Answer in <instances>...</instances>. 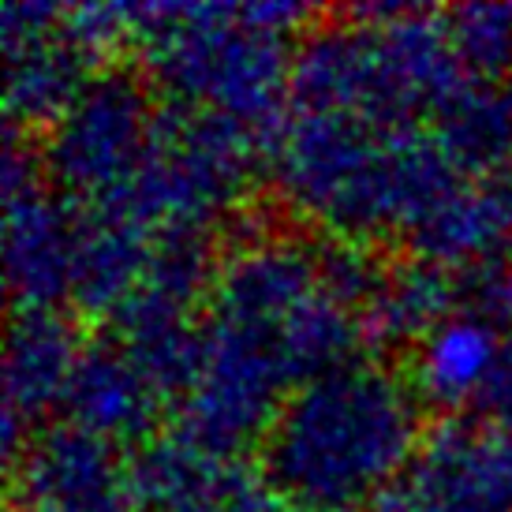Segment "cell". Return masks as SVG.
I'll return each mask as SVG.
<instances>
[{"label":"cell","instance_id":"6da1fadb","mask_svg":"<svg viewBox=\"0 0 512 512\" xmlns=\"http://www.w3.org/2000/svg\"><path fill=\"white\" fill-rule=\"evenodd\" d=\"M363 341V311L333 288L322 240L247 236L217 262L176 434L240 456L299 385L359 359Z\"/></svg>","mask_w":512,"mask_h":512},{"label":"cell","instance_id":"7a4b0ae2","mask_svg":"<svg viewBox=\"0 0 512 512\" xmlns=\"http://www.w3.org/2000/svg\"><path fill=\"white\" fill-rule=\"evenodd\" d=\"M266 169L292 214L348 243L412 240L468 172L456 169L430 124L285 113Z\"/></svg>","mask_w":512,"mask_h":512},{"label":"cell","instance_id":"3957f363","mask_svg":"<svg viewBox=\"0 0 512 512\" xmlns=\"http://www.w3.org/2000/svg\"><path fill=\"white\" fill-rule=\"evenodd\" d=\"M423 441V397L412 378L352 359L281 404L262 438V475L303 512H363L408 479Z\"/></svg>","mask_w":512,"mask_h":512},{"label":"cell","instance_id":"277c9868","mask_svg":"<svg viewBox=\"0 0 512 512\" xmlns=\"http://www.w3.org/2000/svg\"><path fill=\"white\" fill-rule=\"evenodd\" d=\"M441 8L363 4L344 23L311 27L292 53L288 113L363 116L378 124H430L464 90Z\"/></svg>","mask_w":512,"mask_h":512},{"label":"cell","instance_id":"5b68a950","mask_svg":"<svg viewBox=\"0 0 512 512\" xmlns=\"http://www.w3.org/2000/svg\"><path fill=\"white\" fill-rule=\"evenodd\" d=\"M146 83L169 105L255 131L270 146L288 113V38L247 19L243 4H135Z\"/></svg>","mask_w":512,"mask_h":512},{"label":"cell","instance_id":"8992f818","mask_svg":"<svg viewBox=\"0 0 512 512\" xmlns=\"http://www.w3.org/2000/svg\"><path fill=\"white\" fill-rule=\"evenodd\" d=\"M262 154L266 139L255 131L165 105L146 169L128 195L101 214L124 217L150 236H210V228L247 199Z\"/></svg>","mask_w":512,"mask_h":512},{"label":"cell","instance_id":"52a82bcc","mask_svg":"<svg viewBox=\"0 0 512 512\" xmlns=\"http://www.w3.org/2000/svg\"><path fill=\"white\" fill-rule=\"evenodd\" d=\"M161 109L135 72H98L45 131L42 169L79 210H113L150 161Z\"/></svg>","mask_w":512,"mask_h":512},{"label":"cell","instance_id":"ba28073f","mask_svg":"<svg viewBox=\"0 0 512 512\" xmlns=\"http://www.w3.org/2000/svg\"><path fill=\"white\" fill-rule=\"evenodd\" d=\"M4 281L15 311H60L72 303L79 262V206L49 184L42 154L8 128L4 150Z\"/></svg>","mask_w":512,"mask_h":512},{"label":"cell","instance_id":"9c48e42d","mask_svg":"<svg viewBox=\"0 0 512 512\" xmlns=\"http://www.w3.org/2000/svg\"><path fill=\"white\" fill-rule=\"evenodd\" d=\"M4 109L8 128H53L98 75V60L72 38L60 4H4Z\"/></svg>","mask_w":512,"mask_h":512},{"label":"cell","instance_id":"30bf717a","mask_svg":"<svg viewBox=\"0 0 512 512\" xmlns=\"http://www.w3.org/2000/svg\"><path fill=\"white\" fill-rule=\"evenodd\" d=\"M131 512H270L281 498L243 456L214 453L195 441H146L128 460Z\"/></svg>","mask_w":512,"mask_h":512},{"label":"cell","instance_id":"8fae6325","mask_svg":"<svg viewBox=\"0 0 512 512\" xmlns=\"http://www.w3.org/2000/svg\"><path fill=\"white\" fill-rule=\"evenodd\" d=\"M12 475V512H131L128 460L72 423L38 430Z\"/></svg>","mask_w":512,"mask_h":512},{"label":"cell","instance_id":"7c38bea8","mask_svg":"<svg viewBox=\"0 0 512 512\" xmlns=\"http://www.w3.org/2000/svg\"><path fill=\"white\" fill-rule=\"evenodd\" d=\"M404 486L423 512H512V430L445 419L427 434Z\"/></svg>","mask_w":512,"mask_h":512},{"label":"cell","instance_id":"4fadbf2b","mask_svg":"<svg viewBox=\"0 0 512 512\" xmlns=\"http://www.w3.org/2000/svg\"><path fill=\"white\" fill-rule=\"evenodd\" d=\"M83 337L60 311H15L4 348V453L12 468L27 441L64 412Z\"/></svg>","mask_w":512,"mask_h":512},{"label":"cell","instance_id":"5bb4252c","mask_svg":"<svg viewBox=\"0 0 512 512\" xmlns=\"http://www.w3.org/2000/svg\"><path fill=\"white\" fill-rule=\"evenodd\" d=\"M165 397L143 374V367L116 341L86 344L64 393V423L109 441H143L157 423Z\"/></svg>","mask_w":512,"mask_h":512},{"label":"cell","instance_id":"9a60e30c","mask_svg":"<svg viewBox=\"0 0 512 512\" xmlns=\"http://www.w3.org/2000/svg\"><path fill=\"white\" fill-rule=\"evenodd\" d=\"M415 258L445 270H471L512 251V165L464 176L408 240Z\"/></svg>","mask_w":512,"mask_h":512},{"label":"cell","instance_id":"2e32d148","mask_svg":"<svg viewBox=\"0 0 512 512\" xmlns=\"http://www.w3.org/2000/svg\"><path fill=\"white\" fill-rule=\"evenodd\" d=\"M453 314H460V273L412 255L382 266L363 307V333L389 348H419Z\"/></svg>","mask_w":512,"mask_h":512},{"label":"cell","instance_id":"e0dca14e","mask_svg":"<svg viewBox=\"0 0 512 512\" xmlns=\"http://www.w3.org/2000/svg\"><path fill=\"white\" fill-rule=\"evenodd\" d=\"M501 337H505L501 329L475 314H453L415 348V393L445 412H460L471 404L479 408L490 374L498 367Z\"/></svg>","mask_w":512,"mask_h":512},{"label":"cell","instance_id":"ac0fdd59","mask_svg":"<svg viewBox=\"0 0 512 512\" xmlns=\"http://www.w3.org/2000/svg\"><path fill=\"white\" fill-rule=\"evenodd\" d=\"M445 154L468 176L498 172L512 165V90L490 83H468L434 120Z\"/></svg>","mask_w":512,"mask_h":512},{"label":"cell","instance_id":"d6986e66","mask_svg":"<svg viewBox=\"0 0 512 512\" xmlns=\"http://www.w3.org/2000/svg\"><path fill=\"white\" fill-rule=\"evenodd\" d=\"M445 30L468 79L498 86L512 75V4H456Z\"/></svg>","mask_w":512,"mask_h":512},{"label":"cell","instance_id":"ffe728a7","mask_svg":"<svg viewBox=\"0 0 512 512\" xmlns=\"http://www.w3.org/2000/svg\"><path fill=\"white\" fill-rule=\"evenodd\" d=\"M460 311L475 314L494 329H512V251L460 270Z\"/></svg>","mask_w":512,"mask_h":512},{"label":"cell","instance_id":"44dd1931","mask_svg":"<svg viewBox=\"0 0 512 512\" xmlns=\"http://www.w3.org/2000/svg\"><path fill=\"white\" fill-rule=\"evenodd\" d=\"M479 412H483V419H490V423L512 430V329L501 337L498 367H494L490 385H486L483 400H479Z\"/></svg>","mask_w":512,"mask_h":512},{"label":"cell","instance_id":"7402d4cb","mask_svg":"<svg viewBox=\"0 0 512 512\" xmlns=\"http://www.w3.org/2000/svg\"><path fill=\"white\" fill-rule=\"evenodd\" d=\"M363 512H423V505L412 498V490L400 483L397 490H389V494H382V498L374 501V505H367Z\"/></svg>","mask_w":512,"mask_h":512},{"label":"cell","instance_id":"603a6c76","mask_svg":"<svg viewBox=\"0 0 512 512\" xmlns=\"http://www.w3.org/2000/svg\"><path fill=\"white\" fill-rule=\"evenodd\" d=\"M270 512H303V509H296V505H288L285 498H277V501H273V509H270Z\"/></svg>","mask_w":512,"mask_h":512}]
</instances>
